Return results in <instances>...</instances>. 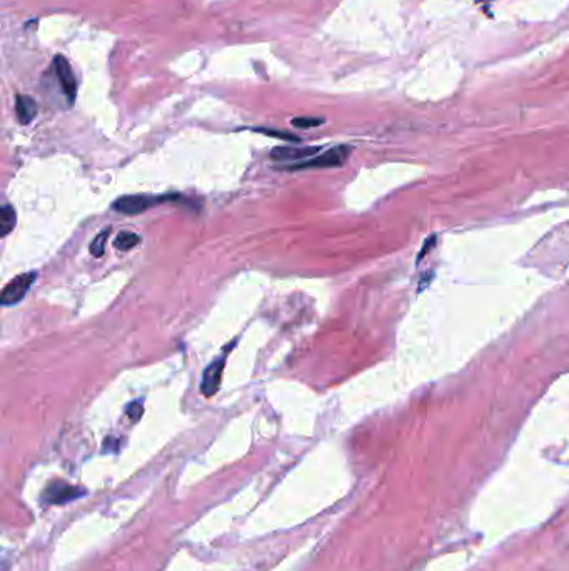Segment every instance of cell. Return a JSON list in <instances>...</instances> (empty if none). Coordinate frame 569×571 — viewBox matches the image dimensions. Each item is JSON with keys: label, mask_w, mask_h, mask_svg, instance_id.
Wrapping results in <instances>:
<instances>
[{"label": "cell", "mask_w": 569, "mask_h": 571, "mask_svg": "<svg viewBox=\"0 0 569 571\" xmlns=\"http://www.w3.org/2000/svg\"><path fill=\"white\" fill-rule=\"evenodd\" d=\"M84 495H85L84 488L72 486V484L62 481H54L51 486L44 491V501L49 503V505H65V503L74 501L77 498Z\"/></svg>", "instance_id": "cell-4"}, {"label": "cell", "mask_w": 569, "mask_h": 571, "mask_svg": "<svg viewBox=\"0 0 569 571\" xmlns=\"http://www.w3.org/2000/svg\"><path fill=\"white\" fill-rule=\"evenodd\" d=\"M256 130H257V133H263V134H265V135H270V137L291 140V142H299V140H301L299 137H297V135L282 133V130H270V129H256Z\"/></svg>", "instance_id": "cell-13"}, {"label": "cell", "mask_w": 569, "mask_h": 571, "mask_svg": "<svg viewBox=\"0 0 569 571\" xmlns=\"http://www.w3.org/2000/svg\"><path fill=\"white\" fill-rule=\"evenodd\" d=\"M224 362H225V355L220 356L219 360L212 361L211 364L207 366V369L204 371V376H202V383H201V391L204 396L211 398L219 391L220 379H223Z\"/></svg>", "instance_id": "cell-6"}, {"label": "cell", "mask_w": 569, "mask_h": 571, "mask_svg": "<svg viewBox=\"0 0 569 571\" xmlns=\"http://www.w3.org/2000/svg\"><path fill=\"white\" fill-rule=\"evenodd\" d=\"M139 242H141V238H139L135 233H129V231H124V233H120L117 238L114 239V247L117 251H130V249H134L135 246H139Z\"/></svg>", "instance_id": "cell-9"}, {"label": "cell", "mask_w": 569, "mask_h": 571, "mask_svg": "<svg viewBox=\"0 0 569 571\" xmlns=\"http://www.w3.org/2000/svg\"><path fill=\"white\" fill-rule=\"evenodd\" d=\"M15 211L11 204H4L2 211H0V234L7 235L15 226Z\"/></svg>", "instance_id": "cell-10"}, {"label": "cell", "mask_w": 569, "mask_h": 571, "mask_svg": "<svg viewBox=\"0 0 569 571\" xmlns=\"http://www.w3.org/2000/svg\"><path fill=\"white\" fill-rule=\"evenodd\" d=\"M39 107L37 102L29 95H17L15 99V114L20 124H30L37 116Z\"/></svg>", "instance_id": "cell-8"}, {"label": "cell", "mask_w": 569, "mask_h": 571, "mask_svg": "<svg viewBox=\"0 0 569 571\" xmlns=\"http://www.w3.org/2000/svg\"><path fill=\"white\" fill-rule=\"evenodd\" d=\"M177 194H167V196H146V194H137V196H124L112 204L114 211L122 212V214L134 216L141 214V212L152 209L157 204L165 201H174L177 199Z\"/></svg>", "instance_id": "cell-2"}, {"label": "cell", "mask_w": 569, "mask_h": 571, "mask_svg": "<svg viewBox=\"0 0 569 571\" xmlns=\"http://www.w3.org/2000/svg\"><path fill=\"white\" fill-rule=\"evenodd\" d=\"M320 124H324V119H319V117H296V119H292V125L299 127V129H311V127H318Z\"/></svg>", "instance_id": "cell-12"}, {"label": "cell", "mask_w": 569, "mask_h": 571, "mask_svg": "<svg viewBox=\"0 0 569 571\" xmlns=\"http://www.w3.org/2000/svg\"><path fill=\"white\" fill-rule=\"evenodd\" d=\"M109 233H111V229H104L102 233L99 234L96 239H94L92 244H90V254H92L94 257L104 256V251H106V241H107V238H109Z\"/></svg>", "instance_id": "cell-11"}, {"label": "cell", "mask_w": 569, "mask_h": 571, "mask_svg": "<svg viewBox=\"0 0 569 571\" xmlns=\"http://www.w3.org/2000/svg\"><path fill=\"white\" fill-rule=\"evenodd\" d=\"M125 412H127L129 419L132 421V423H137L144 412V406L141 405V403H130V405L127 406V411Z\"/></svg>", "instance_id": "cell-14"}, {"label": "cell", "mask_w": 569, "mask_h": 571, "mask_svg": "<svg viewBox=\"0 0 569 571\" xmlns=\"http://www.w3.org/2000/svg\"><path fill=\"white\" fill-rule=\"evenodd\" d=\"M35 279H37V274L35 273H25V274L17 276V278H13L11 283H7L6 288H4L2 296H0V299H2V305L13 306V305H17V302H20L22 299L25 297V294L30 291V288H32Z\"/></svg>", "instance_id": "cell-3"}, {"label": "cell", "mask_w": 569, "mask_h": 571, "mask_svg": "<svg viewBox=\"0 0 569 571\" xmlns=\"http://www.w3.org/2000/svg\"><path fill=\"white\" fill-rule=\"evenodd\" d=\"M320 151V147H274L273 152H270V159L277 162H291L294 161V164L297 162H302L306 157L315 156Z\"/></svg>", "instance_id": "cell-7"}, {"label": "cell", "mask_w": 569, "mask_h": 571, "mask_svg": "<svg viewBox=\"0 0 569 571\" xmlns=\"http://www.w3.org/2000/svg\"><path fill=\"white\" fill-rule=\"evenodd\" d=\"M351 154L349 146H336L329 151L314 156L309 161L297 162V164L284 167L286 171H302V169H324V167H341L347 161Z\"/></svg>", "instance_id": "cell-1"}, {"label": "cell", "mask_w": 569, "mask_h": 571, "mask_svg": "<svg viewBox=\"0 0 569 571\" xmlns=\"http://www.w3.org/2000/svg\"><path fill=\"white\" fill-rule=\"evenodd\" d=\"M54 69H56L58 84H61L62 92L65 94V97L69 99V102L72 104L75 99L77 94V80L74 72H72L70 63L65 61L62 56H57L54 59Z\"/></svg>", "instance_id": "cell-5"}]
</instances>
